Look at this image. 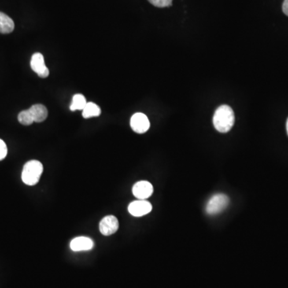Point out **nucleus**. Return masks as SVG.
<instances>
[{"mask_svg": "<svg viewBox=\"0 0 288 288\" xmlns=\"http://www.w3.org/2000/svg\"><path fill=\"white\" fill-rule=\"evenodd\" d=\"M234 119V113L231 108L227 105H222L214 114L213 124L219 132L227 133L232 128Z\"/></svg>", "mask_w": 288, "mask_h": 288, "instance_id": "obj_1", "label": "nucleus"}, {"mask_svg": "<svg viewBox=\"0 0 288 288\" xmlns=\"http://www.w3.org/2000/svg\"><path fill=\"white\" fill-rule=\"evenodd\" d=\"M43 167L42 163L38 160H31L25 163L22 171V180L28 186L37 184L41 175Z\"/></svg>", "mask_w": 288, "mask_h": 288, "instance_id": "obj_2", "label": "nucleus"}, {"mask_svg": "<svg viewBox=\"0 0 288 288\" xmlns=\"http://www.w3.org/2000/svg\"><path fill=\"white\" fill-rule=\"evenodd\" d=\"M229 203H230V200H229L228 196L226 195L222 194V193L215 195L208 202L206 206V212L208 215H217L227 208Z\"/></svg>", "mask_w": 288, "mask_h": 288, "instance_id": "obj_3", "label": "nucleus"}, {"mask_svg": "<svg viewBox=\"0 0 288 288\" xmlns=\"http://www.w3.org/2000/svg\"><path fill=\"white\" fill-rule=\"evenodd\" d=\"M152 210L151 203L147 200H138L132 202L128 206L129 213L134 217H141L150 213Z\"/></svg>", "mask_w": 288, "mask_h": 288, "instance_id": "obj_4", "label": "nucleus"}, {"mask_svg": "<svg viewBox=\"0 0 288 288\" xmlns=\"http://www.w3.org/2000/svg\"><path fill=\"white\" fill-rule=\"evenodd\" d=\"M131 127L134 132L143 134L150 128V122L146 115L135 113L131 119Z\"/></svg>", "mask_w": 288, "mask_h": 288, "instance_id": "obj_5", "label": "nucleus"}, {"mask_svg": "<svg viewBox=\"0 0 288 288\" xmlns=\"http://www.w3.org/2000/svg\"><path fill=\"white\" fill-rule=\"evenodd\" d=\"M119 220L113 215L106 216L100 221V232L105 236H109V235L115 234L119 229Z\"/></svg>", "mask_w": 288, "mask_h": 288, "instance_id": "obj_6", "label": "nucleus"}, {"mask_svg": "<svg viewBox=\"0 0 288 288\" xmlns=\"http://www.w3.org/2000/svg\"><path fill=\"white\" fill-rule=\"evenodd\" d=\"M31 67L41 78H46L49 75V70L45 64L44 57L41 53H35L31 60Z\"/></svg>", "mask_w": 288, "mask_h": 288, "instance_id": "obj_7", "label": "nucleus"}, {"mask_svg": "<svg viewBox=\"0 0 288 288\" xmlns=\"http://www.w3.org/2000/svg\"><path fill=\"white\" fill-rule=\"evenodd\" d=\"M154 188L151 182L148 181H139L133 186L132 192L138 200H146L153 194Z\"/></svg>", "mask_w": 288, "mask_h": 288, "instance_id": "obj_8", "label": "nucleus"}, {"mask_svg": "<svg viewBox=\"0 0 288 288\" xmlns=\"http://www.w3.org/2000/svg\"><path fill=\"white\" fill-rule=\"evenodd\" d=\"M94 247V242L88 237H76L71 240L70 248L73 252H85L90 251Z\"/></svg>", "mask_w": 288, "mask_h": 288, "instance_id": "obj_9", "label": "nucleus"}, {"mask_svg": "<svg viewBox=\"0 0 288 288\" xmlns=\"http://www.w3.org/2000/svg\"><path fill=\"white\" fill-rule=\"evenodd\" d=\"M33 121L35 123H42L47 118L48 112L45 106L42 104H35L28 109Z\"/></svg>", "mask_w": 288, "mask_h": 288, "instance_id": "obj_10", "label": "nucleus"}, {"mask_svg": "<svg viewBox=\"0 0 288 288\" xmlns=\"http://www.w3.org/2000/svg\"><path fill=\"white\" fill-rule=\"evenodd\" d=\"M15 29V23L6 14L0 12V33L9 34Z\"/></svg>", "mask_w": 288, "mask_h": 288, "instance_id": "obj_11", "label": "nucleus"}, {"mask_svg": "<svg viewBox=\"0 0 288 288\" xmlns=\"http://www.w3.org/2000/svg\"><path fill=\"white\" fill-rule=\"evenodd\" d=\"M101 114V109L97 104L94 103H87L83 110V117L84 119L98 117Z\"/></svg>", "mask_w": 288, "mask_h": 288, "instance_id": "obj_12", "label": "nucleus"}, {"mask_svg": "<svg viewBox=\"0 0 288 288\" xmlns=\"http://www.w3.org/2000/svg\"><path fill=\"white\" fill-rule=\"evenodd\" d=\"M86 104L87 102H86V98L83 94H75L73 96V99H72V103H71V107H70V110L71 112H75L76 110L83 111Z\"/></svg>", "mask_w": 288, "mask_h": 288, "instance_id": "obj_13", "label": "nucleus"}, {"mask_svg": "<svg viewBox=\"0 0 288 288\" xmlns=\"http://www.w3.org/2000/svg\"><path fill=\"white\" fill-rule=\"evenodd\" d=\"M18 120L21 124L25 125V126H28V125L32 124L34 123L30 113H29L28 110H25V111L20 112L18 115Z\"/></svg>", "mask_w": 288, "mask_h": 288, "instance_id": "obj_14", "label": "nucleus"}, {"mask_svg": "<svg viewBox=\"0 0 288 288\" xmlns=\"http://www.w3.org/2000/svg\"><path fill=\"white\" fill-rule=\"evenodd\" d=\"M153 6L157 8H167L171 6L173 0H148Z\"/></svg>", "mask_w": 288, "mask_h": 288, "instance_id": "obj_15", "label": "nucleus"}, {"mask_svg": "<svg viewBox=\"0 0 288 288\" xmlns=\"http://www.w3.org/2000/svg\"><path fill=\"white\" fill-rule=\"evenodd\" d=\"M8 155V148L4 140L0 139V161L4 160Z\"/></svg>", "mask_w": 288, "mask_h": 288, "instance_id": "obj_16", "label": "nucleus"}, {"mask_svg": "<svg viewBox=\"0 0 288 288\" xmlns=\"http://www.w3.org/2000/svg\"><path fill=\"white\" fill-rule=\"evenodd\" d=\"M282 12L288 16V0H284L282 4Z\"/></svg>", "mask_w": 288, "mask_h": 288, "instance_id": "obj_17", "label": "nucleus"}, {"mask_svg": "<svg viewBox=\"0 0 288 288\" xmlns=\"http://www.w3.org/2000/svg\"><path fill=\"white\" fill-rule=\"evenodd\" d=\"M286 132H287V134H288V119H287V120H286Z\"/></svg>", "mask_w": 288, "mask_h": 288, "instance_id": "obj_18", "label": "nucleus"}]
</instances>
